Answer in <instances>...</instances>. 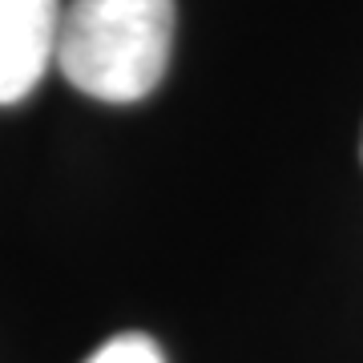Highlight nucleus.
<instances>
[{
  "instance_id": "3",
  "label": "nucleus",
  "mask_w": 363,
  "mask_h": 363,
  "mask_svg": "<svg viewBox=\"0 0 363 363\" xmlns=\"http://www.w3.org/2000/svg\"><path fill=\"white\" fill-rule=\"evenodd\" d=\"M89 363H166V359H162V347L150 335L125 331V335H113L109 343H101L89 355Z\"/></svg>"
},
{
  "instance_id": "2",
  "label": "nucleus",
  "mask_w": 363,
  "mask_h": 363,
  "mask_svg": "<svg viewBox=\"0 0 363 363\" xmlns=\"http://www.w3.org/2000/svg\"><path fill=\"white\" fill-rule=\"evenodd\" d=\"M61 0H0V105L25 101L57 61Z\"/></svg>"
},
{
  "instance_id": "1",
  "label": "nucleus",
  "mask_w": 363,
  "mask_h": 363,
  "mask_svg": "<svg viewBox=\"0 0 363 363\" xmlns=\"http://www.w3.org/2000/svg\"><path fill=\"white\" fill-rule=\"evenodd\" d=\"M174 0H69L57 28V65L97 101H142L166 77Z\"/></svg>"
}]
</instances>
